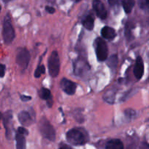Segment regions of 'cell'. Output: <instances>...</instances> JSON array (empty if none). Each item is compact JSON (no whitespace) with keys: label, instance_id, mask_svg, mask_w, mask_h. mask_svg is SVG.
<instances>
[{"label":"cell","instance_id":"cell-1","mask_svg":"<svg viewBox=\"0 0 149 149\" xmlns=\"http://www.w3.org/2000/svg\"><path fill=\"white\" fill-rule=\"evenodd\" d=\"M66 140L73 146H83L88 142L89 135L84 128H73L66 132Z\"/></svg>","mask_w":149,"mask_h":149},{"label":"cell","instance_id":"cell-2","mask_svg":"<svg viewBox=\"0 0 149 149\" xmlns=\"http://www.w3.org/2000/svg\"><path fill=\"white\" fill-rule=\"evenodd\" d=\"M2 36L6 45L11 44L15 37V33L14 28L12 25L10 15L9 13L6 15L4 22H3Z\"/></svg>","mask_w":149,"mask_h":149},{"label":"cell","instance_id":"cell-3","mask_svg":"<svg viewBox=\"0 0 149 149\" xmlns=\"http://www.w3.org/2000/svg\"><path fill=\"white\" fill-rule=\"evenodd\" d=\"M39 127L41 135L43 136V138L50 141H55V137H56V132H55L53 126L51 125L49 121L47 118L42 117L40 119L39 123Z\"/></svg>","mask_w":149,"mask_h":149},{"label":"cell","instance_id":"cell-4","mask_svg":"<svg viewBox=\"0 0 149 149\" xmlns=\"http://www.w3.org/2000/svg\"><path fill=\"white\" fill-rule=\"evenodd\" d=\"M30 59V52H29V50L26 48L20 47L17 49L15 61L19 68H20V70L24 71L25 70L27 69Z\"/></svg>","mask_w":149,"mask_h":149},{"label":"cell","instance_id":"cell-5","mask_svg":"<svg viewBox=\"0 0 149 149\" xmlns=\"http://www.w3.org/2000/svg\"><path fill=\"white\" fill-rule=\"evenodd\" d=\"M61 68V61L57 51L54 50L48 59V70L49 75L52 77H56L59 74Z\"/></svg>","mask_w":149,"mask_h":149},{"label":"cell","instance_id":"cell-6","mask_svg":"<svg viewBox=\"0 0 149 149\" xmlns=\"http://www.w3.org/2000/svg\"><path fill=\"white\" fill-rule=\"evenodd\" d=\"M95 49L97 61L102 62L106 61L109 55V49L106 42L103 39L97 37L95 41Z\"/></svg>","mask_w":149,"mask_h":149},{"label":"cell","instance_id":"cell-7","mask_svg":"<svg viewBox=\"0 0 149 149\" xmlns=\"http://www.w3.org/2000/svg\"><path fill=\"white\" fill-rule=\"evenodd\" d=\"M74 73L78 77H83L90 70V66L86 58L79 57L73 64Z\"/></svg>","mask_w":149,"mask_h":149},{"label":"cell","instance_id":"cell-8","mask_svg":"<svg viewBox=\"0 0 149 149\" xmlns=\"http://www.w3.org/2000/svg\"><path fill=\"white\" fill-rule=\"evenodd\" d=\"M3 125L5 128L6 137L8 140H10L13 136V113L11 111H7L3 115Z\"/></svg>","mask_w":149,"mask_h":149},{"label":"cell","instance_id":"cell-9","mask_svg":"<svg viewBox=\"0 0 149 149\" xmlns=\"http://www.w3.org/2000/svg\"><path fill=\"white\" fill-rule=\"evenodd\" d=\"M29 135V131L23 127L17 128L15 134L16 149H26V138Z\"/></svg>","mask_w":149,"mask_h":149},{"label":"cell","instance_id":"cell-10","mask_svg":"<svg viewBox=\"0 0 149 149\" xmlns=\"http://www.w3.org/2000/svg\"><path fill=\"white\" fill-rule=\"evenodd\" d=\"M61 87L63 91L67 95H74L77 90V84L74 81L66 78H63L61 81Z\"/></svg>","mask_w":149,"mask_h":149},{"label":"cell","instance_id":"cell-11","mask_svg":"<svg viewBox=\"0 0 149 149\" xmlns=\"http://www.w3.org/2000/svg\"><path fill=\"white\" fill-rule=\"evenodd\" d=\"M17 118H18L20 123L25 127L30 126L35 121V116H33L32 113L26 111H23L20 112Z\"/></svg>","mask_w":149,"mask_h":149},{"label":"cell","instance_id":"cell-12","mask_svg":"<svg viewBox=\"0 0 149 149\" xmlns=\"http://www.w3.org/2000/svg\"><path fill=\"white\" fill-rule=\"evenodd\" d=\"M93 7L97 17L103 20L106 18L108 15L107 10H106L104 4L102 1H98V0L94 1L93 2Z\"/></svg>","mask_w":149,"mask_h":149},{"label":"cell","instance_id":"cell-13","mask_svg":"<svg viewBox=\"0 0 149 149\" xmlns=\"http://www.w3.org/2000/svg\"><path fill=\"white\" fill-rule=\"evenodd\" d=\"M134 75L137 79H141L144 74V64L141 56H138L136 59L133 70Z\"/></svg>","mask_w":149,"mask_h":149},{"label":"cell","instance_id":"cell-14","mask_svg":"<svg viewBox=\"0 0 149 149\" xmlns=\"http://www.w3.org/2000/svg\"><path fill=\"white\" fill-rule=\"evenodd\" d=\"M39 96L42 100H46L48 107H52V103H53V100H52V94H51L50 90L47 88H45V87H42L39 91Z\"/></svg>","mask_w":149,"mask_h":149},{"label":"cell","instance_id":"cell-15","mask_svg":"<svg viewBox=\"0 0 149 149\" xmlns=\"http://www.w3.org/2000/svg\"><path fill=\"white\" fill-rule=\"evenodd\" d=\"M100 33H101L102 36H103L105 39H107V40H112V39H114L116 36L115 29L111 27H109V26H104V27L101 29Z\"/></svg>","mask_w":149,"mask_h":149},{"label":"cell","instance_id":"cell-16","mask_svg":"<svg viewBox=\"0 0 149 149\" xmlns=\"http://www.w3.org/2000/svg\"><path fill=\"white\" fill-rule=\"evenodd\" d=\"M95 19L92 14H88L85 15L82 20V25L87 30L92 31L94 29Z\"/></svg>","mask_w":149,"mask_h":149},{"label":"cell","instance_id":"cell-17","mask_svg":"<svg viewBox=\"0 0 149 149\" xmlns=\"http://www.w3.org/2000/svg\"><path fill=\"white\" fill-rule=\"evenodd\" d=\"M123 143L119 139H112L108 141L106 145V149H124Z\"/></svg>","mask_w":149,"mask_h":149},{"label":"cell","instance_id":"cell-18","mask_svg":"<svg viewBox=\"0 0 149 149\" xmlns=\"http://www.w3.org/2000/svg\"><path fill=\"white\" fill-rule=\"evenodd\" d=\"M135 1L133 0H124L122 1V7H123L124 10L127 14H130L133 9L134 6H135Z\"/></svg>","mask_w":149,"mask_h":149},{"label":"cell","instance_id":"cell-19","mask_svg":"<svg viewBox=\"0 0 149 149\" xmlns=\"http://www.w3.org/2000/svg\"><path fill=\"white\" fill-rule=\"evenodd\" d=\"M108 65L110 67L111 69H116V66H117L118 64V58L116 55H113L112 56H111L109 58V61L107 63Z\"/></svg>","mask_w":149,"mask_h":149},{"label":"cell","instance_id":"cell-20","mask_svg":"<svg viewBox=\"0 0 149 149\" xmlns=\"http://www.w3.org/2000/svg\"><path fill=\"white\" fill-rule=\"evenodd\" d=\"M45 74V66L44 65H38L37 68L35 70V78H39L42 74Z\"/></svg>","mask_w":149,"mask_h":149},{"label":"cell","instance_id":"cell-21","mask_svg":"<svg viewBox=\"0 0 149 149\" xmlns=\"http://www.w3.org/2000/svg\"><path fill=\"white\" fill-rule=\"evenodd\" d=\"M125 115L129 120H132L136 116V112L132 109H126L125 111Z\"/></svg>","mask_w":149,"mask_h":149},{"label":"cell","instance_id":"cell-22","mask_svg":"<svg viewBox=\"0 0 149 149\" xmlns=\"http://www.w3.org/2000/svg\"><path fill=\"white\" fill-rule=\"evenodd\" d=\"M140 7L142 10H148V1H140Z\"/></svg>","mask_w":149,"mask_h":149},{"label":"cell","instance_id":"cell-23","mask_svg":"<svg viewBox=\"0 0 149 149\" xmlns=\"http://www.w3.org/2000/svg\"><path fill=\"white\" fill-rule=\"evenodd\" d=\"M6 67L4 64L0 63V78H3L5 75Z\"/></svg>","mask_w":149,"mask_h":149},{"label":"cell","instance_id":"cell-24","mask_svg":"<svg viewBox=\"0 0 149 149\" xmlns=\"http://www.w3.org/2000/svg\"><path fill=\"white\" fill-rule=\"evenodd\" d=\"M45 10H46L48 13H50V14H53L55 12V9L54 8V7H51V6H46V7H45Z\"/></svg>","mask_w":149,"mask_h":149},{"label":"cell","instance_id":"cell-25","mask_svg":"<svg viewBox=\"0 0 149 149\" xmlns=\"http://www.w3.org/2000/svg\"><path fill=\"white\" fill-rule=\"evenodd\" d=\"M20 99H21L22 101L27 102L31 100V96L25 95H20Z\"/></svg>","mask_w":149,"mask_h":149},{"label":"cell","instance_id":"cell-26","mask_svg":"<svg viewBox=\"0 0 149 149\" xmlns=\"http://www.w3.org/2000/svg\"><path fill=\"white\" fill-rule=\"evenodd\" d=\"M59 149H72V148H71L69 146L66 145V144L62 143L61 145V146H60Z\"/></svg>","mask_w":149,"mask_h":149},{"label":"cell","instance_id":"cell-27","mask_svg":"<svg viewBox=\"0 0 149 149\" xmlns=\"http://www.w3.org/2000/svg\"><path fill=\"white\" fill-rule=\"evenodd\" d=\"M140 149H148V145L147 143L144 142L141 144V147H140Z\"/></svg>","mask_w":149,"mask_h":149},{"label":"cell","instance_id":"cell-28","mask_svg":"<svg viewBox=\"0 0 149 149\" xmlns=\"http://www.w3.org/2000/svg\"><path fill=\"white\" fill-rule=\"evenodd\" d=\"M1 116H2V114H1V112H0V120H1Z\"/></svg>","mask_w":149,"mask_h":149},{"label":"cell","instance_id":"cell-29","mask_svg":"<svg viewBox=\"0 0 149 149\" xmlns=\"http://www.w3.org/2000/svg\"><path fill=\"white\" fill-rule=\"evenodd\" d=\"M1 6H0V11H1Z\"/></svg>","mask_w":149,"mask_h":149}]
</instances>
